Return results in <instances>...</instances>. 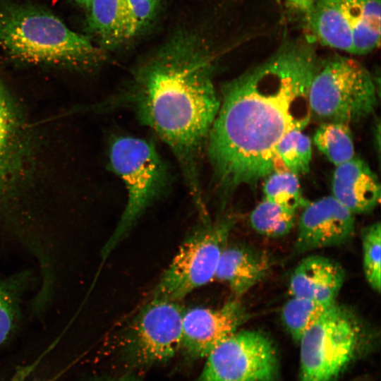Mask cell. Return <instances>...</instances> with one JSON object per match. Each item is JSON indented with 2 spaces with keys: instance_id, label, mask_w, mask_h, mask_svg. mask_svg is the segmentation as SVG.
Segmentation results:
<instances>
[{
  "instance_id": "16",
  "label": "cell",
  "mask_w": 381,
  "mask_h": 381,
  "mask_svg": "<svg viewBox=\"0 0 381 381\" xmlns=\"http://www.w3.org/2000/svg\"><path fill=\"white\" fill-rule=\"evenodd\" d=\"M306 21L322 44L353 53L351 31L342 9L341 0H313Z\"/></svg>"
},
{
  "instance_id": "23",
  "label": "cell",
  "mask_w": 381,
  "mask_h": 381,
  "mask_svg": "<svg viewBox=\"0 0 381 381\" xmlns=\"http://www.w3.org/2000/svg\"><path fill=\"white\" fill-rule=\"evenodd\" d=\"M331 304L291 296L282 307V320L292 339L298 343L306 329Z\"/></svg>"
},
{
  "instance_id": "25",
  "label": "cell",
  "mask_w": 381,
  "mask_h": 381,
  "mask_svg": "<svg viewBox=\"0 0 381 381\" xmlns=\"http://www.w3.org/2000/svg\"><path fill=\"white\" fill-rule=\"evenodd\" d=\"M363 266L365 277L370 287L377 293L381 284V224L375 222L361 232Z\"/></svg>"
},
{
  "instance_id": "20",
  "label": "cell",
  "mask_w": 381,
  "mask_h": 381,
  "mask_svg": "<svg viewBox=\"0 0 381 381\" xmlns=\"http://www.w3.org/2000/svg\"><path fill=\"white\" fill-rule=\"evenodd\" d=\"M318 150L334 165L354 157V145L349 125L327 121L322 123L314 135Z\"/></svg>"
},
{
  "instance_id": "3",
  "label": "cell",
  "mask_w": 381,
  "mask_h": 381,
  "mask_svg": "<svg viewBox=\"0 0 381 381\" xmlns=\"http://www.w3.org/2000/svg\"><path fill=\"white\" fill-rule=\"evenodd\" d=\"M0 47L13 58L32 63L89 69L106 59L104 49L58 17L32 6H0Z\"/></svg>"
},
{
  "instance_id": "9",
  "label": "cell",
  "mask_w": 381,
  "mask_h": 381,
  "mask_svg": "<svg viewBox=\"0 0 381 381\" xmlns=\"http://www.w3.org/2000/svg\"><path fill=\"white\" fill-rule=\"evenodd\" d=\"M185 309L179 301L156 297L133 320L126 351L139 365H153L171 359L181 349Z\"/></svg>"
},
{
  "instance_id": "2",
  "label": "cell",
  "mask_w": 381,
  "mask_h": 381,
  "mask_svg": "<svg viewBox=\"0 0 381 381\" xmlns=\"http://www.w3.org/2000/svg\"><path fill=\"white\" fill-rule=\"evenodd\" d=\"M217 62L200 35L179 32L141 61L101 106L130 111L168 146L200 214L207 212L202 162L220 104Z\"/></svg>"
},
{
  "instance_id": "12",
  "label": "cell",
  "mask_w": 381,
  "mask_h": 381,
  "mask_svg": "<svg viewBox=\"0 0 381 381\" xmlns=\"http://www.w3.org/2000/svg\"><path fill=\"white\" fill-rule=\"evenodd\" d=\"M355 230L354 214L332 195L310 202L298 219L294 250L304 253L341 245Z\"/></svg>"
},
{
  "instance_id": "14",
  "label": "cell",
  "mask_w": 381,
  "mask_h": 381,
  "mask_svg": "<svg viewBox=\"0 0 381 381\" xmlns=\"http://www.w3.org/2000/svg\"><path fill=\"white\" fill-rule=\"evenodd\" d=\"M344 278V270L336 262L323 256H308L291 273L289 291L291 296L331 304L335 301Z\"/></svg>"
},
{
  "instance_id": "18",
  "label": "cell",
  "mask_w": 381,
  "mask_h": 381,
  "mask_svg": "<svg viewBox=\"0 0 381 381\" xmlns=\"http://www.w3.org/2000/svg\"><path fill=\"white\" fill-rule=\"evenodd\" d=\"M346 20L350 27L353 54H365L380 47L381 29L380 0H341Z\"/></svg>"
},
{
  "instance_id": "6",
  "label": "cell",
  "mask_w": 381,
  "mask_h": 381,
  "mask_svg": "<svg viewBox=\"0 0 381 381\" xmlns=\"http://www.w3.org/2000/svg\"><path fill=\"white\" fill-rule=\"evenodd\" d=\"M362 327L350 310L332 303L298 341L301 381L335 379L360 351Z\"/></svg>"
},
{
  "instance_id": "10",
  "label": "cell",
  "mask_w": 381,
  "mask_h": 381,
  "mask_svg": "<svg viewBox=\"0 0 381 381\" xmlns=\"http://www.w3.org/2000/svg\"><path fill=\"white\" fill-rule=\"evenodd\" d=\"M23 118L0 82V232L19 241L24 231L14 209L27 154Z\"/></svg>"
},
{
  "instance_id": "28",
  "label": "cell",
  "mask_w": 381,
  "mask_h": 381,
  "mask_svg": "<svg viewBox=\"0 0 381 381\" xmlns=\"http://www.w3.org/2000/svg\"><path fill=\"white\" fill-rule=\"evenodd\" d=\"M107 381H140L138 378H135L133 376H123L118 378L111 379Z\"/></svg>"
},
{
  "instance_id": "19",
  "label": "cell",
  "mask_w": 381,
  "mask_h": 381,
  "mask_svg": "<svg viewBox=\"0 0 381 381\" xmlns=\"http://www.w3.org/2000/svg\"><path fill=\"white\" fill-rule=\"evenodd\" d=\"M34 281L30 270L0 277V346L16 332L22 317L25 295Z\"/></svg>"
},
{
  "instance_id": "11",
  "label": "cell",
  "mask_w": 381,
  "mask_h": 381,
  "mask_svg": "<svg viewBox=\"0 0 381 381\" xmlns=\"http://www.w3.org/2000/svg\"><path fill=\"white\" fill-rule=\"evenodd\" d=\"M247 318L238 299L229 301L218 308L185 310L181 348L192 358L206 357L216 346L238 331Z\"/></svg>"
},
{
  "instance_id": "17",
  "label": "cell",
  "mask_w": 381,
  "mask_h": 381,
  "mask_svg": "<svg viewBox=\"0 0 381 381\" xmlns=\"http://www.w3.org/2000/svg\"><path fill=\"white\" fill-rule=\"evenodd\" d=\"M87 10L89 28L103 49L116 48L132 38L125 0H91Z\"/></svg>"
},
{
  "instance_id": "26",
  "label": "cell",
  "mask_w": 381,
  "mask_h": 381,
  "mask_svg": "<svg viewBox=\"0 0 381 381\" xmlns=\"http://www.w3.org/2000/svg\"><path fill=\"white\" fill-rule=\"evenodd\" d=\"M132 37L143 31L155 18L160 0H125Z\"/></svg>"
},
{
  "instance_id": "29",
  "label": "cell",
  "mask_w": 381,
  "mask_h": 381,
  "mask_svg": "<svg viewBox=\"0 0 381 381\" xmlns=\"http://www.w3.org/2000/svg\"><path fill=\"white\" fill-rule=\"evenodd\" d=\"M79 6L88 9L91 0H73Z\"/></svg>"
},
{
  "instance_id": "13",
  "label": "cell",
  "mask_w": 381,
  "mask_h": 381,
  "mask_svg": "<svg viewBox=\"0 0 381 381\" xmlns=\"http://www.w3.org/2000/svg\"><path fill=\"white\" fill-rule=\"evenodd\" d=\"M332 196L354 214L373 211L380 203L381 188L377 175L362 159H351L336 167Z\"/></svg>"
},
{
  "instance_id": "1",
  "label": "cell",
  "mask_w": 381,
  "mask_h": 381,
  "mask_svg": "<svg viewBox=\"0 0 381 381\" xmlns=\"http://www.w3.org/2000/svg\"><path fill=\"white\" fill-rule=\"evenodd\" d=\"M318 65L308 40L286 39L265 61L222 85L205 155L222 198L279 171L277 144L311 118L309 90Z\"/></svg>"
},
{
  "instance_id": "4",
  "label": "cell",
  "mask_w": 381,
  "mask_h": 381,
  "mask_svg": "<svg viewBox=\"0 0 381 381\" xmlns=\"http://www.w3.org/2000/svg\"><path fill=\"white\" fill-rule=\"evenodd\" d=\"M108 159L109 169L124 183L128 198L117 226L102 249L104 259L159 198L169 182L167 165L150 140L130 135L115 136L110 143Z\"/></svg>"
},
{
  "instance_id": "5",
  "label": "cell",
  "mask_w": 381,
  "mask_h": 381,
  "mask_svg": "<svg viewBox=\"0 0 381 381\" xmlns=\"http://www.w3.org/2000/svg\"><path fill=\"white\" fill-rule=\"evenodd\" d=\"M311 115L349 125L370 116L377 104L375 82L355 59L334 55L318 65L309 90Z\"/></svg>"
},
{
  "instance_id": "7",
  "label": "cell",
  "mask_w": 381,
  "mask_h": 381,
  "mask_svg": "<svg viewBox=\"0 0 381 381\" xmlns=\"http://www.w3.org/2000/svg\"><path fill=\"white\" fill-rule=\"evenodd\" d=\"M234 224L230 217L214 222L205 220L181 246L162 274L155 296L179 301L212 281Z\"/></svg>"
},
{
  "instance_id": "8",
  "label": "cell",
  "mask_w": 381,
  "mask_h": 381,
  "mask_svg": "<svg viewBox=\"0 0 381 381\" xmlns=\"http://www.w3.org/2000/svg\"><path fill=\"white\" fill-rule=\"evenodd\" d=\"M193 381H276L278 361L272 341L255 330L236 331L207 355Z\"/></svg>"
},
{
  "instance_id": "22",
  "label": "cell",
  "mask_w": 381,
  "mask_h": 381,
  "mask_svg": "<svg viewBox=\"0 0 381 381\" xmlns=\"http://www.w3.org/2000/svg\"><path fill=\"white\" fill-rule=\"evenodd\" d=\"M264 199L296 212L309 202L302 195L298 175L286 170L277 171L265 178Z\"/></svg>"
},
{
  "instance_id": "27",
  "label": "cell",
  "mask_w": 381,
  "mask_h": 381,
  "mask_svg": "<svg viewBox=\"0 0 381 381\" xmlns=\"http://www.w3.org/2000/svg\"><path fill=\"white\" fill-rule=\"evenodd\" d=\"M291 6L302 13L306 19L308 16L313 0H287Z\"/></svg>"
},
{
  "instance_id": "15",
  "label": "cell",
  "mask_w": 381,
  "mask_h": 381,
  "mask_svg": "<svg viewBox=\"0 0 381 381\" xmlns=\"http://www.w3.org/2000/svg\"><path fill=\"white\" fill-rule=\"evenodd\" d=\"M268 258L258 250L238 246L224 249L214 277L228 284L236 298L247 293L267 274Z\"/></svg>"
},
{
  "instance_id": "21",
  "label": "cell",
  "mask_w": 381,
  "mask_h": 381,
  "mask_svg": "<svg viewBox=\"0 0 381 381\" xmlns=\"http://www.w3.org/2000/svg\"><path fill=\"white\" fill-rule=\"evenodd\" d=\"M296 212L263 199L252 211L250 222L258 234L279 238L289 234L295 224Z\"/></svg>"
},
{
  "instance_id": "24",
  "label": "cell",
  "mask_w": 381,
  "mask_h": 381,
  "mask_svg": "<svg viewBox=\"0 0 381 381\" xmlns=\"http://www.w3.org/2000/svg\"><path fill=\"white\" fill-rule=\"evenodd\" d=\"M276 153L288 171L296 175L309 171L311 143L302 130L294 129L287 133L277 144Z\"/></svg>"
}]
</instances>
